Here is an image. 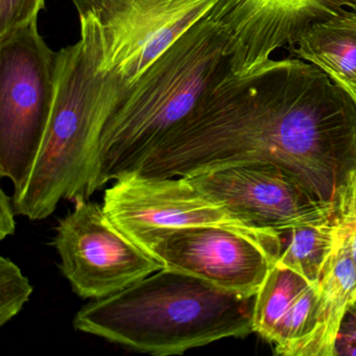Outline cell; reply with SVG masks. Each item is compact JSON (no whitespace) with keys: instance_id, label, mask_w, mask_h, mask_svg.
Listing matches in <instances>:
<instances>
[{"instance_id":"obj_1","label":"cell","mask_w":356,"mask_h":356,"mask_svg":"<svg viewBox=\"0 0 356 356\" xmlns=\"http://www.w3.org/2000/svg\"><path fill=\"white\" fill-rule=\"evenodd\" d=\"M255 161L281 166L314 197L337 206L356 170V104L302 60H268L243 76L231 70L136 174L191 177Z\"/></svg>"},{"instance_id":"obj_2","label":"cell","mask_w":356,"mask_h":356,"mask_svg":"<svg viewBox=\"0 0 356 356\" xmlns=\"http://www.w3.org/2000/svg\"><path fill=\"white\" fill-rule=\"evenodd\" d=\"M230 72L227 38L207 15L118 93L97 143L89 197L108 183L136 174L149 154Z\"/></svg>"},{"instance_id":"obj_3","label":"cell","mask_w":356,"mask_h":356,"mask_svg":"<svg viewBox=\"0 0 356 356\" xmlns=\"http://www.w3.org/2000/svg\"><path fill=\"white\" fill-rule=\"evenodd\" d=\"M255 296L241 295L172 268L83 306L76 330L157 356L254 332Z\"/></svg>"},{"instance_id":"obj_4","label":"cell","mask_w":356,"mask_h":356,"mask_svg":"<svg viewBox=\"0 0 356 356\" xmlns=\"http://www.w3.org/2000/svg\"><path fill=\"white\" fill-rule=\"evenodd\" d=\"M81 38L57 51L56 95L47 132L16 213L32 220L49 218L65 199L88 200L99 136L120 92L113 74L102 68L99 26L80 14Z\"/></svg>"},{"instance_id":"obj_5","label":"cell","mask_w":356,"mask_h":356,"mask_svg":"<svg viewBox=\"0 0 356 356\" xmlns=\"http://www.w3.org/2000/svg\"><path fill=\"white\" fill-rule=\"evenodd\" d=\"M56 64L37 22L0 41V175L13 184V197L26 187L47 132Z\"/></svg>"},{"instance_id":"obj_6","label":"cell","mask_w":356,"mask_h":356,"mask_svg":"<svg viewBox=\"0 0 356 356\" xmlns=\"http://www.w3.org/2000/svg\"><path fill=\"white\" fill-rule=\"evenodd\" d=\"M53 245L62 273L85 299L109 297L164 268L108 218L103 205L89 199L76 201L59 220Z\"/></svg>"},{"instance_id":"obj_7","label":"cell","mask_w":356,"mask_h":356,"mask_svg":"<svg viewBox=\"0 0 356 356\" xmlns=\"http://www.w3.org/2000/svg\"><path fill=\"white\" fill-rule=\"evenodd\" d=\"M216 1L90 0L86 12L99 26L102 68L113 74L120 93L205 18Z\"/></svg>"},{"instance_id":"obj_8","label":"cell","mask_w":356,"mask_h":356,"mask_svg":"<svg viewBox=\"0 0 356 356\" xmlns=\"http://www.w3.org/2000/svg\"><path fill=\"white\" fill-rule=\"evenodd\" d=\"M104 211L130 238L140 241L166 229L212 225L232 229L259 245L276 264L280 234L254 228L231 216L185 177L149 178L131 175L115 181L104 195Z\"/></svg>"},{"instance_id":"obj_9","label":"cell","mask_w":356,"mask_h":356,"mask_svg":"<svg viewBox=\"0 0 356 356\" xmlns=\"http://www.w3.org/2000/svg\"><path fill=\"white\" fill-rule=\"evenodd\" d=\"M185 178L237 220L268 232L282 235L337 213V205L321 201L272 162L232 164Z\"/></svg>"},{"instance_id":"obj_10","label":"cell","mask_w":356,"mask_h":356,"mask_svg":"<svg viewBox=\"0 0 356 356\" xmlns=\"http://www.w3.org/2000/svg\"><path fill=\"white\" fill-rule=\"evenodd\" d=\"M137 243L164 268L250 297L257 293L275 264L255 241L222 226L166 229L147 235Z\"/></svg>"},{"instance_id":"obj_11","label":"cell","mask_w":356,"mask_h":356,"mask_svg":"<svg viewBox=\"0 0 356 356\" xmlns=\"http://www.w3.org/2000/svg\"><path fill=\"white\" fill-rule=\"evenodd\" d=\"M347 9L356 10V0H218L208 16L227 38L231 70L243 76L276 49L295 45L310 26Z\"/></svg>"},{"instance_id":"obj_12","label":"cell","mask_w":356,"mask_h":356,"mask_svg":"<svg viewBox=\"0 0 356 356\" xmlns=\"http://www.w3.org/2000/svg\"><path fill=\"white\" fill-rule=\"evenodd\" d=\"M318 297V284L275 264L255 295L254 332L278 355L301 356L314 330Z\"/></svg>"},{"instance_id":"obj_13","label":"cell","mask_w":356,"mask_h":356,"mask_svg":"<svg viewBox=\"0 0 356 356\" xmlns=\"http://www.w3.org/2000/svg\"><path fill=\"white\" fill-rule=\"evenodd\" d=\"M318 295L314 330L301 356H333L341 320L356 300L355 264L339 220L334 245L318 282Z\"/></svg>"},{"instance_id":"obj_14","label":"cell","mask_w":356,"mask_h":356,"mask_svg":"<svg viewBox=\"0 0 356 356\" xmlns=\"http://www.w3.org/2000/svg\"><path fill=\"white\" fill-rule=\"evenodd\" d=\"M293 54L326 72L356 79V10L318 22L293 45Z\"/></svg>"},{"instance_id":"obj_15","label":"cell","mask_w":356,"mask_h":356,"mask_svg":"<svg viewBox=\"0 0 356 356\" xmlns=\"http://www.w3.org/2000/svg\"><path fill=\"white\" fill-rule=\"evenodd\" d=\"M337 231V213L325 222L286 231L282 235L286 236L287 243H283L282 251L275 264L289 268L318 284L332 251Z\"/></svg>"},{"instance_id":"obj_16","label":"cell","mask_w":356,"mask_h":356,"mask_svg":"<svg viewBox=\"0 0 356 356\" xmlns=\"http://www.w3.org/2000/svg\"><path fill=\"white\" fill-rule=\"evenodd\" d=\"M32 284L11 259L0 257V325L5 326L28 303Z\"/></svg>"},{"instance_id":"obj_17","label":"cell","mask_w":356,"mask_h":356,"mask_svg":"<svg viewBox=\"0 0 356 356\" xmlns=\"http://www.w3.org/2000/svg\"><path fill=\"white\" fill-rule=\"evenodd\" d=\"M45 0H0V41L38 22Z\"/></svg>"},{"instance_id":"obj_18","label":"cell","mask_w":356,"mask_h":356,"mask_svg":"<svg viewBox=\"0 0 356 356\" xmlns=\"http://www.w3.org/2000/svg\"><path fill=\"white\" fill-rule=\"evenodd\" d=\"M337 220L345 233L346 243L356 268V170L350 177L337 203Z\"/></svg>"},{"instance_id":"obj_19","label":"cell","mask_w":356,"mask_h":356,"mask_svg":"<svg viewBox=\"0 0 356 356\" xmlns=\"http://www.w3.org/2000/svg\"><path fill=\"white\" fill-rule=\"evenodd\" d=\"M333 356H356V300L341 320Z\"/></svg>"},{"instance_id":"obj_20","label":"cell","mask_w":356,"mask_h":356,"mask_svg":"<svg viewBox=\"0 0 356 356\" xmlns=\"http://www.w3.org/2000/svg\"><path fill=\"white\" fill-rule=\"evenodd\" d=\"M12 201L13 199L11 200L5 191H1V197H0V239L1 241L15 233L16 211Z\"/></svg>"},{"instance_id":"obj_21","label":"cell","mask_w":356,"mask_h":356,"mask_svg":"<svg viewBox=\"0 0 356 356\" xmlns=\"http://www.w3.org/2000/svg\"><path fill=\"white\" fill-rule=\"evenodd\" d=\"M331 79L334 81L339 86L345 89L346 92L349 93L350 97L353 99L354 103L356 104V79L354 80H347V79L341 78V76H335V74H330Z\"/></svg>"},{"instance_id":"obj_22","label":"cell","mask_w":356,"mask_h":356,"mask_svg":"<svg viewBox=\"0 0 356 356\" xmlns=\"http://www.w3.org/2000/svg\"><path fill=\"white\" fill-rule=\"evenodd\" d=\"M89 1H90V0H72V5L76 8L79 15L86 12Z\"/></svg>"}]
</instances>
